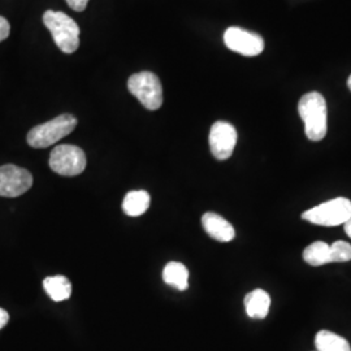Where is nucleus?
Here are the masks:
<instances>
[{"label":"nucleus","mask_w":351,"mask_h":351,"mask_svg":"<svg viewBox=\"0 0 351 351\" xmlns=\"http://www.w3.org/2000/svg\"><path fill=\"white\" fill-rule=\"evenodd\" d=\"M50 167L58 175L75 177L85 171L86 155L73 145H60L51 152Z\"/></svg>","instance_id":"423d86ee"},{"label":"nucleus","mask_w":351,"mask_h":351,"mask_svg":"<svg viewBox=\"0 0 351 351\" xmlns=\"http://www.w3.org/2000/svg\"><path fill=\"white\" fill-rule=\"evenodd\" d=\"M315 346L316 351H351L348 339L329 330H320L316 335Z\"/></svg>","instance_id":"2eb2a0df"},{"label":"nucleus","mask_w":351,"mask_h":351,"mask_svg":"<svg viewBox=\"0 0 351 351\" xmlns=\"http://www.w3.org/2000/svg\"><path fill=\"white\" fill-rule=\"evenodd\" d=\"M298 112L304 123V132L310 141H322L326 137V101L320 93H308L298 103Z\"/></svg>","instance_id":"f257e3e1"},{"label":"nucleus","mask_w":351,"mask_h":351,"mask_svg":"<svg viewBox=\"0 0 351 351\" xmlns=\"http://www.w3.org/2000/svg\"><path fill=\"white\" fill-rule=\"evenodd\" d=\"M10 30H11V26H10L8 20L5 17L0 16V42L8 38Z\"/></svg>","instance_id":"a211bd4d"},{"label":"nucleus","mask_w":351,"mask_h":351,"mask_svg":"<svg viewBox=\"0 0 351 351\" xmlns=\"http://www.w3.org/2000/svg\"><path fill=\"white\" fill-rule=\"evenodd\" d=\"M150 194L145 190L128 193L123 202V211L132 217H137L146 213L150 207Z\"/></svg>","instance_id":"f8f14e48"},{"label":"nucleus","mask_w":351,"mask_h":351,"mask_svg":"<svg viewBox=\"0 0 351 351\" xmlns=\"http://www.w3.org/2000/svg\"><path fill=\"white\" fill-rule=\"evenodd\" d=\"M351 261V245L345 241H336L330 245V263H345Z\"/></svg>","instance_id":"f3484780"},{"label":"nucleus","mask_w":351,"mask_h":351,"mask_svg":"<svg viewBox=\"0 0 351 351\" xmlns=\"http://www.w3.org/2000/svg\"><path fill=\"white\" fill-rule=\"evenodd\" d=\"M73 114L64 113L45 124L34 126L27 134V143L34 149H46L71 134L77 126Z\"/></svg>","instance_id":"7ed1b4c3"},{"label":"nucleus","mask_w":351,"mask_h":351,"mask_svg":"<svg viewBox=\"0 0 351 351\" xmlns=\"http://www.w3.org/2000/svg\"><path fill=\"white\" fill-rule=\"evenodd\" d=\"M43 288L51 300L55 302L66 301L72 294L71 281L65 276H52L45 278Z\"/></svg>","instance_id":"ddd939ff"},{"label":"nucleus","mask_w":351,"mask_h":351,"mask_svg":"<svg viewBox=\"0 0 351 351\" xmlns=\"http://www.w3.org/2000/svg\"><path fill=\"white\" fill-rule=\"evenodd\" d=\"M128 88L141 104L150 110L156 111L163 104V86L159 77L151 72H139L130 75L128 80Z\"/></svg>","instance_id":"39448f33"},{"label":"nucleus","mask_w":351,"mask_h":351,"mask_svg":"<svg viewBox=\"0 0 351 351\" xmlns=\"http://www.w3.org/2000/svg\"><path fill=\"white\" fill-rule=\"evenodd\" d=\"M163 278L165 284L180 291H184L189 288V271L182 263L171 262L167 264L163 271Z\"/></svg>","instance_id":"4468645a"},{"label":"nucleus","mask_w":351,"mask_h":351,"mask_svg":"<svg viewBox=\"0 0 351 351\" xmlns=\"http://www.w3.org/2000/svg\"><path fill=\"white\" fill-rule=\"evenodd\" d=\"M8 320H10V315H8V313H7L5 310L0 308V329L7 326Z\"/></svg>","instance_id":"aec40b11"},{"label":"nucleus","mask_w":351,"mask_h":351,"mask_svg":"<svg viewBox=\"0 0 351 351\" xmlns=\"http://www.w3.org/2000/svg\"><path fill=\"white\" fill-rule=\"evenodd\" d=\"M303 259L313 267L330 263V245L323 241H316L304 249Z\"/></svg>","instance_id":"dca6fc26"},{"label":"nucleus","mask_w":351,"mask_h":351,"mask_svg":"<svg viewBox=\"0 0 351 351\" xmlns=\"http://www.w3.org/2000/svg\"><path fill=\"white\" fill-rule=\"evenodd\" d=\"M343 228H345V233L351 239V217L343 224Z\"/></svg>","instance_id":"412c9836"},{"label":"nucleus","mask_w":351,"mask_h":351,"mask_svg":"<svg viewBox=\"0 0 351 351\" xmlns=\"http://www.w3.org/2000/svg\"><path fill=\"white\" fill-rule=\"evenodd\" d=\"M65 1L75 12L85 11V8H86L88 3V0H65Z\"/></svg>","instance_id":"6ab92c4d"},{"label":"nucleus","mask_w":351,"mask_h":351,"mask_svg":"<svg viewBox=\"0 0 351 351\" xmlns=\"http://www.w3.org/2000/svg\"><path fill=\"white\" fill-rule=\"evenodd\" d=\"M246 314L251 319H264L271 308V297L263 289H255L245 297Z\"/></svg>","instance_id":"9b49d317"},{"label":"nucleus","mask_w":351,"mask_h":351,"mask_svg":"<svg viewBox=\"0 0 351 351\" xmlns=\"http://www.w3.org/2000/svg\"><path fill=\"white\" fill-rule=\"evenodd\" d=\"M43 24L64 53H73L80 47V26L66 13L47 11L43 14Z\"/></svg>","instance_id":"f03ea898"},{"label":"nucleus","mask_w":351,"mask_h":351,"mask_svg":"<svg viewBox=\"0 0 351 351\" xmlns=\"http://www.w3.org/2000/svg\"><path fill=\"white\" fill-rule=\"evenodd\" d=\"M224 42L229 50L239 52L243 56H256L264 50L263 38L236 26L226 29Z\"/></svg>","instance_id":"6e6552de"},{"label":"nucleus","mask_w":351,"mask_h":351,"mask_svg":"<svg viewBox=\"0 0 351 351\" xmlns=\"http://www.w3.org/2000/svg\"><path fill=\"white\" fill-rule=\"evenodd\" d=\"M237 143L236 128L226 121H216L210 132V149L217 160L232 156Z\"/></svg>","instance_id":"1a4fd4ad"},{"label":"nucleus","mask_w":351,"mask_h":351,"mask_svg":"<svg viewBox=\"0 0 351 351\" xmlns=\"http://www.w3.org/2000/svg\"><path fill=\"white\" fill-rule=\"evenodd\" d=\"M348 88H350L351 91V75L349 77V80H348Z\"/></svg>","instance_id":"4be33fe9"},{"label":"nucleus","mask_w":351,"mask_h":351,"mask_svg":"<svg viewBox=\"0 0 351 351\" xmlns=\"http://www.w3.org/2000/svg\"><path fill=\"white\" fill-rule=\"evenodd\" d=\"M202 226L211 239L219 242H230L236 237V230L233 226L217 213H204L202 216Z\"/></svg>","instance_id":"9d476101"},{"label":"nucleus","mask_w":351,"mask_h":351,"mask_svg":"<svg viewBox=\"0 0 351 351\" xmlns=\"http://www.w3.org/2000/svg\"><path fill=\"white\" fill-rule=\"evenodd\" d=\"M351 217V201L348 198H336L302 213V219L322 226H337L345 224Z\"/></svg>","instance_id":"20e7f679"},{"label":"nucleus","mask_w":351,"mask_h":351,"mask_svg":"<svg viewBox=\"0 0 351 351\" xmlns=\"http://www.w3.org/2000/svg\"><path fill=\"white\" fill-rule=\"evenodd\" d=\"M33 185V176L25 168L7 164L0 167V197L16 198Z\"/></svg>","instance_id":"0eeeda50"}]
</instances>
